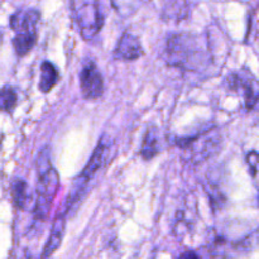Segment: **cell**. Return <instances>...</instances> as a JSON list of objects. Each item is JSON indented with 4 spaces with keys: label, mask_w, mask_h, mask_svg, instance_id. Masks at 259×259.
<instances>
[{
    "label": "cell",
    "mask_w": 259,
    "mask_h": 259,
    "mask_svg": "<svg viewBox=\"0 0 259 259\" xmlns=\"http://www.w3.org/2000/svg\"><path fill=\"white\" fill-rule=\"evenodd\" d=\"M257 161H258L257 152L255 151L249 152V154L247 156V162L253 176H255V174H257Z\"/></svg>",
    "instance_id": "16"
},
{
    "label": "cell",
    "mask_w": 259,
    "mask_h": 259,
    "mask_svg": "<svg viewBox=\"0 0 259 259\" xmlns=\"http://www.w3.org/2000/svg\"><path fill=\"white\" fill-rule=\"evenodd\" d=\"M228 91H242L247 110H253L258 101V85L250 72H232L225 77Z\"/></svg>",
    "instance_id": "6"
},
{
    "label": "cell",
    "mask_w": 259,
    "mask_h": 259,
    "mask_svg": "<svg viewBox=\"0 0 259 259\" xmlns=\"http://www.w3.org/2000/svg\"><path fill=\"white\" fill-rule=\"evenodd\" d=\"M40 12L37 8L18 9L10 15L9 25L15 34H34L38 33Z\"/></svg>",
    "instance_id": "8"
},
{
    "label": "cell",
    "mask_w": 259,
    "mask_h": 259,
    "mask_svg": "<svg viewBox=\"0 0 259 259\" xmlns=\"http://www.w3.org/2000/svg\"><path fill=\"white\" fill-rule=\"evenodd\" d=\"M66 228V214L61 211L60 214L56 215L55 220L52 223V228H51L50 237H48L47 243H46L45 248L42 250V257L40 259H48L56 250L60 248L61 243H62L63 233H65Z\"/></svg>",
    "instance_id": "11"
},
{
    "label": "cell",
    "mask_w": 259,
    "mask_h": 259,
    "mask_svg": "<svg viewBox=\"0 0 259 259\" xmlns=\"http://www.w3.org/2000/svg\"><path fill=\"white\" fill-rule=\"evenodd\" d=\"M143 55L144 51L139 38L133 33L124 32L114 50V58L121 61H136Z\"/></svg>",
    "instance_id": "9"
},
{
    "label": "cell",
    "mask_w": 259,
    "mask_h": 259,
    "mask_svg": "<svg viewBox=\"0 0 259 259\" xmlns=\"http://www.w3.org/2000/svg\"><path fill=\"white\" fill-rule=\"evenodd\" d=\"M38 182L35 187V204L33 209L34 219L42 223L47 219L51 206L60 189L58 172L51 164L50 147H45L37 158Z\"/></svg>",
    "instance_id": "2"
},
{
    "label": "cell",
    "mask_w": 259,
    "mask_h": 259,
    "mask_svg": "<svg viewBox=\"0 0 259 259\" xmlns=\"http://www.w3.org/2000/svg\"><path fill=\"white\" fill-rule=\"evenodd\" d=\"M80 88L86 100H95L104 94V78L94 62H88L80 73Z\"/></svg>",
    "instance_id": "7"
},
{
    "label": "cell",
    "mask_w": 259,
    "mask_h": 259,
    "mask_svg": "<svg viewBox=\"0 0 259 259\" xmlns=\"http://www.w3.org/2000/svg\"><path fill=\"white\" fill-rule=\"evenodd\" d=\"M175 144L181 149L182 157L191 163H202L220 151L222 136L218 129H207L194 136L179 137Z\"/></svg>",
    "instance_id": "3"
},
{
    "label": "cell",
    "mask_w": 259,
    "mask_h": 259,
    "mask_svg": "<svg viewBox=\"0 0 259 259\" xmlns=\"http://www.w3.org/2000/svg\"><path fill=\"white\" fill-rule=\"evenodd\" d=\"M58 70L50 61H43L40 65V77H39V90L43 94H47L52 90L58 82Z\"/></svg>",
    "instance_id": "13"
},
{
    "label": "cell",
    "mask_w": 259,
    "mask_h": 259,
    "mask_svg": "<svg viewBox=\"0 0 259 259\" xmlns=\"http://www.w3.org/2000/svg\"><path fill=\"white\" fill-rule=\"evenodd\" d=\"M37 40L38 33H34V34H15V37L12 39V45L14 47L15 53L19 57H24L35 47Z\"/></svg>",
    "instance_id": "14"
},
{
    "label": "cell",
    "mask_w": 259,
    "mask_h": 259,
    "mask_svg": "<svg viewBox=\"0 0 259 259\" xmlns=\"http://www.w3.org/2000/svg\"><path fill=\"white\" fill-rule=\"evenodd\" d=\"M109 154V143L108 141H105L104 138L100 139L99 144L96 146V148L94 149L93 154H91L90 159H89L88 164L85 166V168L81 171V174L73 180L72 189H71L70 195L67 197V201L65 205V212L66 215L68 214L71 209L85 196L86 189H88V185L90 184V181L93 180V177L98 174L99 169L105 164L106 159H108Z\"/></svg>",
    "instance_id": "4"
},
{
    "label": "cell",
    "mask_w": 259,
    "mask_h": 259,
    "mask_svg": "<svg viewBox=\"0 0 259 259\" xmlns=\"http://www.w3.org/2000/svg\"><path fill=\"white\" fill-rule=\"evenodd\" d=\"M13 202L22 211H32L34 209L35 196L34 192L30 191L28 182L23 179H14L10 186Z\"/></svg>",
    "instance_id": "10"
},
{
    "label": "cell",
    "mask_w": 259,
    "mask_h": 259,
    "mask_svg": "<svg viewBox=\"0 0 259 259\" xmlns=\"http://www.w3.org/2000/svg\"><path fill=\"white\" fill-rule=\"evenodd\" d=\"M18 94L12 86H4L0 89V111L12 113L17 106Z\"/></svg>",
    "instance_id": "15"
},
{
    "label": "cell",
    "mask_w": 259,
    "mask_h": 259,
    "mask_svg": "<svg viewBox=\"0 0 259 259\" xmlns=\"http://www.w3.org/2000/svg\"><path fill=\"white\" fill-rule=\"evenodd\" d=\"M73 17L81 37L91 40L100 33L104 25V15L96 2H73Z\"/></svg>",
    "instance_id": "5"
},
{
    "label": "cell",
    "mask_w": 259,
    "mask_h": 259,
    "mask_svg": "<svg viewBox=\"0 0 259 259\" xmlns=\"http://www.w3.org/2000/svg\"><path fill=\"white\" fill-rule=\"evenodd\" d=\"M179 259H201L197 253L192 252V250H187V252H184L181 255H180Z\"/></svg>",
    "instance_id": "17"
},
{
    "label": "cell",
    "mask_w": 259,
    "mask_h": 259,
    "mask_svg": "<svg viewBox=\"0 0 259 259\" xmlns=\"http://www.w3.org/2000/svg\"><path fill=\"white\" fill-rule=\"evenodd\" d=\"M161 144L162 142L159 129L154 125L148 126L146 134H144L143 142H142L139 154H141L144 161H151L157 154L161 153Z\"/></svg>",
    "instance_id": "12"
},
{
    "label": "cell",
    "mask_w": 259,
    "mask_h": 259,
    "mask_svg": "<svg viewBox=\"0 0 259 259\" xmlns=\"http://www.w3.org/2000/svg\"><path fill=\"white\" fill-rule=\"evenodd\" d=\"M211 61L209 50L192 34H174L167 39L166 62L182 70L199 71Z\"/></svg>",
    "instance_id": "1"
}]
</instances>
